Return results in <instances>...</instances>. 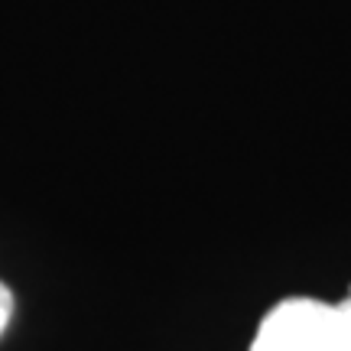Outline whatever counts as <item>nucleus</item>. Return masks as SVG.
Returning <instances> with one entry per match:
<instances>
[{"mask_svg":"<svg viewBox=\"0 0 351 351\" xmlns=\"http://www.w3.org/2000/svg\"><path fill=\"white\" fill-rule=\"evenodd\" d=\"M335 306L309 296H289L261 319L251 351H332Z\"/></svg>","mask_w":351,"mask_h":351,"instance_id":"obj_1","label":"nucleus"},{"mask_svg":"<svg viewBox=\"0 0 351 351\" xmlns=\"http://www.w3.org/2000/svg\"><path fill=\"white\" fill-rule=\"evenodd\" d=\"M10 315H13V293L7 283H0V335L10 326Z\"/></svg>","mask_w":351,"mask_h":351,"instance_id":"obj_2","label":"nucleus"}]
</instances>
